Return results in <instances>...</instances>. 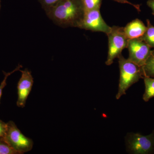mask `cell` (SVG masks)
Here are the masks:
<instances>
[{
    "label": "cell",
    "instance_id": "obj_1",
    "mask_svg": "<svg viewBox=\"0 0 154 154\" xmlns=\"http://www.w3.org/2000/svg\"><path fill=\"white\" fill-rule=\"evenodd\" d=\"M82 2L78 0H62L53 11V16L62 24L79 27L84 17Z\"/></svg>",
    "mask_w": 154,
    "mask_h": 154
},
{
    "label": "cell",
    "instance_id": "obj_2",
    "mask_svg": "<svg viewBox=\"0 0 154 154\" xmlns=\"http://www.w3.org/2000/svg\"><path fill=\"white\" fill-rule=\"evenodd\" d=\"M120 70L119 85L116 99H119L126 94L127 91L133 84L144 77L142 67L137 65L131 61L125 59L120 54L118 57Z\"/></svg>",
    "mask_w": 154,
    "mask_h": 154
},
{
    "label": "cell",
    "instance_id": "obj_3",
    "mask_svg": "<svg viewBox=\"0 0 154 154\" xmlns=\"http://www.w3.org/2000/svg\"><path fill=\"white\" fill-rule=\"evenodd\" d=\"M108 38V51L106 65L110 66L113 61L121 54L122 50L127 47L128 39L124 32L123 27L113 26L107 34Z\"/></svg>",
    "mask_w": 154,
    "mask_h": 154
},
{
    "label": "cell",
    "instance_id": "obj_4",
    "mask_svg": "<svg viewBox=\"0 0 154 154\" xmlns=\"http://www.w3.org/2000/svg\"><path fill=\"white\" fill-rule=\"evenodd\" d=\"M7 125L8 128L5 138L11 147L18 154L31 151L33 145L32 140L25 136L14 122L9 121Z\"/></svg>",
    "mask_w": 154,
    "mask_h": 154
},
{
    "label": "cell",
    "instance_id": "obj_5",
    "mask_svg": "<svg viewBox=\"0 0 154 154\" xmlns=\"http://www.w3.org/2000/svg\"><path fill=\"white\" fill-rule=\"evenodd\" d=\"M128 152L134 154L154 153V131L151 134L143 135L138 133H129L126 138Z\"/></svg>",
    "mask_w": 154,
    "mask_h": 154
},
{
    "label": "cell",
    "instance_id": "obj_6",
    "mask_svg": "<svg viewBox=\"0 0 154 154\" xmlns=\"http://www.w3.org/2000/svg\"><path fill=\"white\" fill-rule=\"evenodd\" d=\"M79 27L94 32H103L107 35L111 30V27L107 25L102 18L100 9L85 12Z\"/></svg>",
    "mask_w": 154,
    "mask_h": 154
},
{
    "label": "cell",
    "instance_id": "obj_7",
    "mask_svg": "<svg viewBox=\"0 0 154 154\" xmlns=\"http://www.w3.org/2000/svg\"><path fill=\"white\" fill-rule=\"evenodd\" d=\"M127 48L129 51L128 59L139 66L145 63L151 52V48L140 38L129 39Z\"/></svg>",
    "mask_w": 154,
    "mask_h": 154
},
{
    "label": "cell",
    "instance_id": "obj_8",
    "mask_svg": "<svg viewBox=\"0 0 154 154\" xmlns=\"http://www.w3.org/2000/svg\"><path fill=\"white\" fill-rule=\"evenodd\" d=\"M19 71L22 72V76L17 85L18 98L17 105L18 107L23 108L25 107L26 101L32 90L33 78L31 72L28 69Z\"/></svg>",
    "mask_w": 154,
    "mask_h": 154
},
{
    "label": "cell",
    "instance_id": "obj_9",
    "mask_svg": "<svg viewBox=\"0 0 154 154\" xmlns=\"http://www.w3.org/2000/svg\"><path fill=\"white\" fill-rule=\"evenodd\" d=\"M146 29L147 26L138 19L130 22L123 28L125 34L128 39L140 38L145 33Z\"/></svg>",
    "mask_w": 154,
    "mask_h": 154
},
{
    "label": "cell",
    "instance_id": "obj_10",
    "mask_svg": "<svg viewBox=\"0 0 154 154\" xmlns=\"http://www.w3.org/2000/svg\"><path fill=\"white\" fill-rule=\"evenodd\" d=\"M145 86V91L143 94V99L146 102L154 97V78L144 77L143 78Z\"/></svg>",
    "mask_w": 154,
    "mask_h": 154
},
{
    "label": "cell",
    "instance_id": "obj_11",
    "mask_svg": "<svg viewBox=\"0 0 154 154\" xmlns=\"http://www.w3.org/2000/svg\"><path fill=\"white\" fill-rule=\"evenodd\" d=\"M142 68L144 77L154 78V49L151 51L150 54L145 63L142 66Z\"/></svg>",
    "mask_w": 154,
    "mask_h": 154
},
{
    "label": "cell",
    "instance_id": "obj_12",
    "mask_svg": "<svg viewBox=\"0 0 154 154\" xmlns=\"http://www.w3.org/2000/svg\"><path fill=\"white\" fill-rule=\"evenodd\" d=\"M146 22V30L140 38L151 48H154V26L152 25L149 19H147Z\"/></svg>",
    "mask_w": 154,
    "mask_h": 154
},
{
    "label": "cell",
    "instance_id": "obj_13",
    "mask_svg": "<svg viewBox=\"0 0 154 154\" xmlns=\"http://www.w3.org/2000/svg\"><path fill=\"white\" fill-rule=\"evenodd\" d=\"M84 12L100 9L102 0H81Z\"/></svg>",
    "mask_w": 154,
    "mask_h": 154
},
{
    "label": "cell",
    "instance_id": "obj_14",
    "mask_svg": "<svg viewBox=\"0 0 154 154\" xmlns=\"http://www.w3.org/2000/svg\"><path fill=\"white\" fill-rule=\"evenodd\" d=\"M0 154H18L8 143L5 138H0Z\"/></svg>",
    "mask_w": 154,
    "mask_h": 154
},
{
    "label": "cell",
    "instance_id": "obj_15",
    "mask_svg": "<svg viewBox=\"0 0 154 154\" xmlns=\"http://www.w3.org/2000/svg\"><path fill=\"white\" fill-rule=\"evenodd\" d=\"M21 68H22V66L21 65H19L13 71L7 73L3 71L4 75H5V78H4V80L0 85V100H1V97H2V95L3 89L7 85V81L8 77L11 75L12 74L14 73L15 72L19 71Z\"/></svg>",
    "mask_w": 154,
    "mask_h": 154
},
{
    "label": "cell",
    "instance_id": "obj_16",
    "mask_svg": "<svg viewBox=\"0 0 154 154\" xmlns=\"http://www.w3.org/2000/svg\"><path fill=\"white\" fill-rule=\"evenodd\" d=\"M8 128L7 123L0 120V138H5Z\"/></svg>",
    "mask_w": 154,
    "mask_h": 154
},
{
    "label": "cell",
    "instance_id": "obj_17",
    "mask_svg": "<svg viewBox=\"0 0 154 154\" xmlns=\"http://www.w3.org/2000/svg\"><path fill=\"white\" fill-rule=\"evenodd\" d=\"M113 1H115V2H117L121 3V4H128V5L133 6L139 12L140 11V6L139 5H134V4H132V3L130 2H128L127 0H113Z\"/></svg>",
    "mask_w": 154,
    "mask_h": 154
},
{
    "label": "cell",
    "instance_id": "obj_18",
    "mask_svg": "<svg viewBox=\"0 0 154 154\" xmlns=\"http://www.w3.org/2000/svg\"><path fill=\"white\" fill-rule=\"evenodd\" d=\"M62 0H44V3L47 5H52L58 2H59Z\"/></svg>",
    "mask_w": 154,
    "mask_h": 154
},
{
    "label": "cell",
    "instance_id": "obj_19",
    "mask_svg": "<svg viewBox=\"0 0 154 154\" xmlns=\"http://www.w3.org/2000/svg\"><path fill=\"white\" fill-rule=\"evenodd\" d=\"M147 5L151 9L152 14L154 15V0H149L147 2Z\"/></svg>",
    "mask_w": 154,
    "mask_h": 154
}]
</instances>
